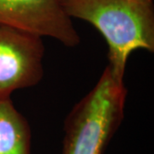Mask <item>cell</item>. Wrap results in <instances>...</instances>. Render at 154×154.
Returning <instances> with one entry per match:
<instances>
[{"label":"cell","instance_id":"cell-3","mask_svg":"<svg viewBox=\"0 0 154 154\" xmlns=\"http://www.w3.org/2000/svg\"><path fill=\"white\" fill-rule=\"evenodd\" d=\"M43 37L0 25V98L34 87L44 75Z\"/></svg>","mask_w":154,"mask_h":154},{"label":"cell","instance_id":"cell-2","mask_svg":"<svg viewBox=\"0 0 154 154\" xmlns=\"http://www.w3.org/2000/svg\"><path fill=\"white\" fill-rule=\"evenodd\" d=\"M128 90L106 66L64 121L63 154H103L124 118Z\"/></svg>","mask_w":154,"mask_h":154},{"label":"cell","instance_id":"cell-1","mask_svg":"<svg viewBox=\"0 0 154 154\" xmlns=\"http://www.w3.org/2000/svg\"><path fill=\"white\" fill-rule=\"evenodd\" d=\"M69 18L94 26L108 46L109 67L124 81L127 62L137 50L154 51L153 0H60Z\"/></svg>","mask_w":154,"mask_h":154},{"label":"cell","instance_id":"cell-5","mask_svg":"<svg viewBox=\"0 0 154 154\" xmlns=\"http://www.w3.org/2000/svg\"><path fill=\"white\" fill-rule=\"evenodd\" d=\"M32 132L28 121L11 97L0 98V154H31Z\"/></svg>","mask_w":154,"mask_h":154},{"label":"cell","instance_id":"cell-4","mask_svg":"<svg viewBox=\"0 0 154 154\" xmlns=\"http://www.w3.org/2000/svg\"><path fill=\"white\" fill-rule=\"evenodd\" d=\"M0 25L55 38L68 47L81 41L60 0H0Z\"/></svg>","mask_w":154,"mask_h":154}]
</instances>
